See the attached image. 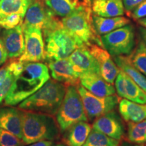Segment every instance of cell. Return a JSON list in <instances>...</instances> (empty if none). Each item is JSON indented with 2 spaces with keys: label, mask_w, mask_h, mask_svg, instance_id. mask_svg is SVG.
<instances>
[{
  "label": "cell",
  "mask_w": 146,
  "mask_h": 146,
  "mask_svg": "<svg viewBox=\"0 0 146 146\" xmlns=\"http://www.w3.org/2000/svg\"><path fill=\"white\" fill-rule=\"evenodd\" d=\"M87 120L77 87L74 85L67 86L63 102L56 114V122L60 130L64 132L75 123Z\"/></svg>",
  "instance_id": "cell-6"
},
{
  "label": "cell",
  "mask_w": 146,
  "mask_h": 146,
  "mask_svg": "<svg viewBox=\"0 0 146 146\" xmlns=\"http://www.w3.org/2000/svg\"><path fill=\"white\" fill-rule=\"evenodd\" d=\"M78 91L87 118L94 120L102 115L113 111L119 103V98L116 95L99 97L91 94L82 85H78Z\"/></svg>",
  "instance_id": "cell-8"
},
{
  "label": "cell",
  "mask_w": 146,
  "mask_h": 146,
  "mask_svg": "<svg viewBox=\"0 0 146 146\" xmlns=\"http://www.w3.org/2000/svg\"><path fill=\"white\" fill-rule=\"evenodd\" d=\"M93 22L96 31L101 36L129 25L130 23V20L123 16L107 18L93 15Z\"/></svg>",
  "instance_id": "cell-21"
},
{
  "label": "cell",
  "mask_w": 146,
  "mask_h": 146,
  "mask_svg": "<svg viewBox=\"0 0 146 146\" xmlns=\"http://www.w3.org/2000/svg\"><path fill=\"white\" fill-rule=\"evenodd\" d=\"M48 68L54 80L67 86H75L80 81V75L74 70L68 58L50 61Z\"/></svg>",
  "instance_id": "cell-15"
},
{
  "label": "cell",
  "mask_w": 146,
  "mask_h": 146,
  "mask_svg": "<svg viewBox=\"0 0 146 146\" xmlns=\"http://www.w3.org/2000/svg\"><path fill=\"white\" fill-rule=\"evenodd\" d=\"M144 1L145 0H123V2L125 10L128 12H130Z\"/></svg>",
  "instance_id": "cell-32"
},
{
  "label": "cell",
  "mask_w": 146,
  "mask_h": 146,
  "mask_svg": "<svg viewBox=\"0 0 146 146\" xmlns=\"http://www.w3.org/2000/svg\"><path fill=\"white\" fill-rule=\"evenodd\" d=\"M115 89L121 98L141 104H146V94L127 73L120 70L114 81Z\"/></svg>",
  "instance_id": "cell-11"
},
{
  "label": "cell",
  "mask_w": 146,
  "mask_h": 146,
  "mask_svg": "<svg viewBox=\"0 0 146 146\" xmlns=\"http://www.w3.org/2000/svg\"><path fill=\"white\" fill-rule=\"evenodd\" d=\"M66 90L64 84L50 79L34 94L20 103L19 108L52 116L56 114L63 102Z\"/></svg>",
  "instance_id": "cell-3"
},
{
  "label": "cell",
  "mask_w": 146,
  "mask_h": 146,
  "mask_svg": "<svg viewBox=\"0 0 146 146\" xmlns=\"http://www.w3.org/2000/svg\"><path fill=\"white\" fill-rule=\"evenodd\" d=\"M88 48L98 62L100 75L108 83L113 85L120 69L112 58V56L104 47L97 44L89 45Z\"/></svg>",
  "instance_id": "cell-12"
},
{
  "label": "cell",
  "mask_w": 146,
  "mask_h": 146,
  "mask_svg": "<svg viewBox=\"0 0 146 146\" xmlns=\"http://www.w3.org/2000/svg\"><path fill=\"white\" fill-rule=\"evenodd\" d=\"M80 83L91 94L99 97H106L114 95L115 87L108 83L100 74L86 73L80 75Z\"/></svg>",
  "instance_id": "cell-17"
},
{
  "label": "cell",
  "mask_w": 146,
  "mask_h": 146,
  "mask_svg": "<svg viewBox=\"0 0 146 146\" xmlns=\"http://www.w3.org/2000/svg\"><path fill=\"white\" fill-rule=\"evenodd\" d=\"M3 44L10 58L20 57L25 51V36L22 25L5 29L2 33Z\"/></svg>",
  "instance_id": "cell-16"
},
{
  "label": "cell",
  "mask_w": 146,
  "mask_h": 146,
  "mask_svg": "<svg viewBox=\"0 0 146 146\" xmlns=\"http://www.w3.org/2000/svg\"><path fill=\"white\" fill-rule=\"evenodd\" d=\"M102 47L112 56L131 54L135 46V35L132 25H127L101 36Z\"/></svg>",
  "instance_id": "cell-7"
},
{
  "label": "cell",
  "mask_w": 146,
  "mask_h": 146,
  "mask_svg": "<svg viewBox=\"0 0 146 146\" xmlns=\"http://www.w3.org/2000/svg\"><path fill=\"white\" fill-rule=\"evenodd\" d=\"M33 0H0V18L13 14L25 15Z\"/></svg>",
  "instance_id": "cell-25"
},
{
  "label": "cell",
  "mask_w": 146,
  "mask_h": 146,
  "mask_svg": "<svg viewBox=\"0 0 146 146\" xmlns=\"http://www.w3.org/2000/svg\"><path fill=\"white\" fill-rule=\"evenodd\" d=\"M145 145H146V143H145Z\"/></svg>",
  "instance_id": "cell-42"
},
{
  "label": "cell",
  "mask_w": 146,
  "mask_h": 146,
  "mask_svg": "<svg viewBox=\"0 0 146 146\" xmlns=\"http://www.w3.org/2000/svg\"><path fill=\"white\" fill-rule=\"evenodd\" d=\"M91 8L94 15L102 17H116L125 14L123 0H93Z\"/></svg>",
  "instance_id": "cell-19"
},
{
  "label": "cell",
  "mask_w": 146,
  "mask_h": 146,
  "mask_svg": "<svg viewBox=\"0 0 146 146\" xmlns=\"http://www.w3.org/2000/svg\"><path fill=\"white\" fill-rule=\"evenodd\" d=\"M1 27H0V32H1Z\"/></svg>",
  "instance_id": "cell-41"
},
{
  "label": "cell",
  "mask_w": 146,
  "mask_h": 146,
  "mask_svg": "<svg viewBox=\"0 0 146 146\" xmlns=\"http://www.w3.org/2000/svg\"><path fill=\"white\" fill-rule=\"evenodd\" d=\"M53 143H54L53 141L50 140H44V141H40L31 143L28 146H52Z\"/></svg>",
  "instance_id": "cell-35"
},
{
  "label": "cell",
  "mask_w": 146,
  "mask_h": 146,
  "mask_svg": "<svg viewBox=\"0 0 146 146\" xmlns=\"http://www.w3.org/2000/svg\"><path fill=\"white\" fill-rule=\"evenodd\" d=\"M139 33L141 35L142 40L144 41V43L146 44V28L145 27H140L139 28Z\"/></svg>",
  "instance_id": "cell-36"
},
{
  "label": "cell",
  "mask_w": 146,
  "mask_h": 146,
  "mask_svg": "<svg viewBox=\"0 0 146 146\" xmlns=\"http://www.w3.org/2000/svg\"><path fill=\"white\" fill-rule=\"evenodd\" d=\"M23 141L27 145L44 140L56 139L59 136V127L52 115L24 110Z\"/></svg>",
  "instance_id": "cell-4"
},
{
  "label": "cell",
  "mask_w": 146,
  "mask_h": 146,
  "mask_svg": "<svg viewBox=\"0 0 146 146\" xmlns=\"http://www.w3.org/2000/svg\"><path fill=\"white\" fill-rule=\"evenodd\" d=\"M119 144V140L93 129L83 146H118Z\"/></svg>",
  "instance_id": "cell-27"
},
{
  "label": "cell",
  "mask_w": 146,
  "mask_h": 146,
  "mask_svg": "<svg viewBox=\"0 0 146 146\" xmlns=\"http://www.w3.org/2000/svg\"><path fill=\"white\" fill-rule=\"evenodd\" d=\"M91 1H92V0H91Z\"/></svg>",
  "instance_id": "cell-43"
},
{
  "label": "cell",
  "mask_w": 146,
  "mask_h": 146,
  "mask_svg": "<svg viewBox=\"0 0 146 146\" xmlns=\"http://www.w3.org/2000/svg\"><path fill=\"white\" fill-rule=\"evenodd\" d=\"M52 146H65V145H63V144H56V145H54Z\"/></svg>",
  "instance_id": "cell-38"
},
{
  "label": "cell",
  "mask_w": 146,
  "mask_h": 146,
  "mask_svg": "<svg viewBox=\"0 0 146 146\" xmlns=\"http://www.w3.org/2000/svg\"><path fill=\"white\" fill-rule=\"evenodd\" d=\"M50 80V69L41 62H27L14 80L5 99V104L16 106L29 98Z\"/></svg>",
  "instance_id": "cell-1"
},
{
  "label": "cell",
  "mask_w": 146,
  "mask_h": 146,
  "mask_svg": "<svg viewBox=\"0 0 146 146\" xmlns=\"http://www.w3.org/2000/svg\"><path fill=\"white\" fill-rule=\"evenodd\" d=\"M8 58V53L5 50L3 40L1 38H0V66L3 65L6 62Z\"/></svg>",
  "instance_id": "cell-33"
},
{
  "label": "cell",
  "mask_w": 146,
  "mask_h": 146,
  "mask_svg": "<svg viewBox=\"0 0 146 146\" xmlns=\"http://www.w3.org/2000/svg\"><path fill=\"white\" fill-rule=\"evenodd\" d=\"M0 128L23 139L22 112L10 107L0 108Z\"/></svg>",
  "instance_id": "cell-18"
},
{
  "label": "cell",
  "mask_w": 146,
  "mask_h": 146,
  "mask_svg": "<svg viewBox=\"0 0 146 146\" xmlns=\"http://www.w3.org/2000/svg\"><path fill=\"white\" fill-rule=\"evenodd\" d=\"M121 146H130V145H128V144H123V145H122Z\"/></svg>",
  "instance_id": "cell-40"
},
{
  "label": "cell",
  "mask_w": 146,
  "mask_h": 146,
  "mask_svg": "<svg viewBox=\"0 0 146 146\" xmlns=\"http://www.w3.org/2000/svg\"><path fill=\"white\" fill-rule=\"evenodd\" d=\"M93 129L115 139L120 140L125 134V128L118 115L111 111L95 119Z\"/></svg>",
  "instance_id": "cell-13"
},
{
  "label": "cell",
  "mask_w": 146,
  "mask_h": 146,
  "mask_svg": "<svg viewBox=\"0 0 146 146\" xmlns=\"http://www.w3.org/2000/svg\"><path fill=\"white\" fill-rule=\"evenodd\" d=\"M16 78V76L15 74L10 71L5 81L0 85V104L2 102L3 100L5 99V98L8 95Z\"/></svg>",
  "instance_id": "cell-30"
},
{
  "label": "cell",
  "mask_w": 146,
  "mask_h": 146,
  "mask_svg": "<svg viewBox=\"0 0 146 146\" xmlns=\"http://www.w3.org/2000/svg\"><path fill=\"white\" fill-rule=\"evenodd\" d=\"M61 23L81 47H89L92 44L102 47L101 36L97 33L94 26L91 0L81 1L78 8L62 18Z\"/></svg>",
  "instance_id": "cell-2"
},
{
  "label": "cell",
  "mask_w": 146,
  "mask_h": 146,
  "mask_svg": "<svg viewBox=\"0 0 146 146\" xmlns=\"http://www.w3.org/2000/svg\"><path fill=\"white\" fill-rule=\"evenodd\" d=\"M91 130L92 127L87 121L76 123L67 130L66 143L68 146H83Z\"/></svg>",
  "instance_id": "cell-22"
},
{
  "label": "cell",
  "mask_w": 146,
  "mask_h": 146,
  "mask_svg": "<svg viewBox=\"0 0 146 146\" xmlns=\"http://www.w3.org/2000/svg\"><path fill=\"white\" fill-rule=\"evenodd\" d=\"M60 21L42 0H33L25 14L22 27L23 29L33 27L45 31L54 27Z\"/></svg>",
  "instance_id": "cell-9"
},
{
  "label": "cell",
  "mask_w": 146,
  "mask_h": 146,
  "mask_svg": "<svg viewBox=\"0 0 146 146\" xmlns=\"http://www.w3.org/2000/svg\"><path fill=\"white\" fill-rule=\"evenodd\" d=\"M43 32L45 36V55L50 61L68 58L76 49L81 47L75 38L64 28L61 21Z\"/></svg>",
  "instance_id": "cell-5"
},
{
  "label": "cell",
  "mask_w": 146,
  "mask_h": 146,
  "mask_svg": "<svg viewBox=\"0 0 146 146\" xmlns=\"http://www.w3.org/2000/svg\"><path fill=\"white\" fill-rule=\"evenodd\" d=\"M135 146H146V145H143V144H137V145H135Z\"/></svg>",
  "instance_id": "cell-39"
},
{
  "label": "cell",
  "mask_w": 146,
  "mask_h": 146,
  "mask_svg": "<svg viewBox=\"0 0 146 146\" xmlns=\"http://www.w3.org/2000/svg\"><path fill=\"white\" fill-rule=\"evenodd\" d=\"M138 23L139 24H140L142 27L146 28V17L138 20Z\"/></svg>",
  "instance_id": "cell-37"
},
{
  "label": "cell",
  "mask_w": 146,
  "mask_h": 146,
  "mask_svg": "<svg viewBox=\"0 0 146 146\" xmlns=\"http://www.w3.org/2000/svg\"><path fill=\"white\" fill-rule=\"evenodd\" d=\"M25 36V51L18 58L21 62H38L46 58L45 43L42 31L37 28L23 29Z\"/></svg>",
  "instance_id": "cell-10"
},
{
  "label": "cell",
  "mask_w": 146,
  "mask_h": 146,
  "mask_svg": "<svg viewBox=\"0 0 146 146\" xmlns=\"http://www.w3.org/2000/svg\"><path fill=\"white\" fill-rule=\"evenodd\" d=\"M45 6L56 16L65 17L76 10L80 5L79 0H42Z\"/></svg>",
  "instance_id": "cell-24"
},
{
  "label": "cell",
  "mask_w": 146,
  "mask_h": 146,
  "mask_svg": "<svg viewBox=\"0 0 146 146\" xmlns=\"http://www.w3.org/2000/svg\"><path fill=\"white\" fill-rule=\"evenodd\" d=\"M129 57L135 68L146 76V44L143 40L139 41L136 49Z\"/></svg>",
  "instance_id": "cell-28"
},
{
  "label": "cell",
  "mask_w": 146,
  "mask_h": 146,
  "mask_svg": "<svg viewBox=\"0 0 146 146\" xmlns=\"http://www.w3.org/2000/svg\"><path fill=\"white\" fill-rule=\"evenodd\" d=\"M23 144L21 139L0 128V146H23Z\"/></svg>",
  "instance_id": "cell-29"
},
{
  "label": "cell",
  "mask_w": 146,
  "mask_h": 146,
  "mask_svg": "<svg viewBox=\"0 0 146 146\" xmlns=\"http://www.w3.org/2000/svg\"><path fill=\"white\" fill-rule=\"evenodd\" d=\"M118 105L120 115L128 123H139L146 119V104L123 99L120 100Z\"/></svg>",
  "instance_id": "cell-20"
},
{
  "label": "cell",
  "mask_w": 146,
  "mask_h": 146,
  "mask_svg": "<svg viewBox=\"0 0 146 146\" xmlns=\"http://www.w3.org/2000/svg\"><path fill=\"white\" fill-rule=\"evenodd\" d=\"M9 72L10 71H9L8 66L0 68V85L5 81V79L9 74Z\"/></svg>",
  "instance_id": "cell-34"
},
{
  "label": "cell",
  "mask_w": 146,
  "mask_h": 146,
  "mask_svg": "<svg viewBox=\"0 0 146 146\" xmlns=\"http://www.w3.org/2000/svg\"><path fill=\"white\" fill-rule=\"evenodd\" d=\"M68 58L72 64L74 70L79 75L86 73L100 74L98 62L89 51L88 47H78Z\"/></svg>",
  "instance_id": "cell-14"
},
{
  "label": "cell",
  "mask_w": 146,
  "mask_h": 146,
  "mask_svg": "<svg viewBox=\"0 0 146 146\" xmlns=\"http://www.w3.org/2000/svg\"><path fill=\"white\" fill-rule=\"evenodd\" d=\"M127 139L131 143L136 144L146 143V119L139 123H128Z\"/></svg>",
  "instance_id": "cell-26"
},
{
  "label": "cell",
  "mask_w": 146,
  "mask_h": 146,
  "mask_svg": "<svg viewBox=\"0 0 146 146\" xmlns=\"http://www.w3.org/2000/svg\"><path fill=\"white\" fill-rule=\"evenodd\" d=\"M131 16L133 19L137 21L146 17V0L138 5L132 11Z\"/></svg>",
  "instance_id": "cell-31"
},
{
  "label": "cell",
  "mask_w": 146,
  "mask_h": 146,
  "mask_svg": "<svg viewBox=\"0 0 146 146\" xmlns=\"http://www.w3.org/2000/svg\"><path fill=\"white\" fill-rule=\"evenodd\" d=\"M114 60L120 70L129 75L137 85L146 94V76L135 68L129 56H118L114 57Z\"/></svg>",
  "instance_id": "cell-23"
}]
</instances>
